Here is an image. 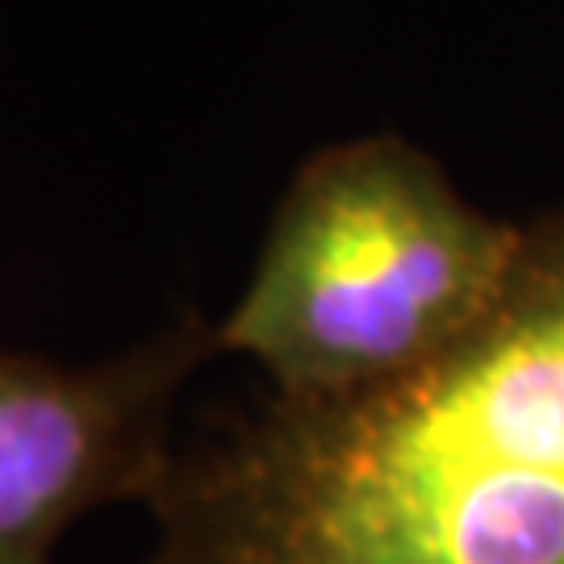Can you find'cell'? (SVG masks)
Returning a JSON list of instances; mask_svg holds the SVG:
<instances>
[{"mask_svg": "<svg viewBox=\"0 0 564 564\" xmlns=\"http://www.w3.org/2000/svg\"><path fill=\"white\" fill-rule=\"evenodd\" d=\"M151 564H564V205L423 372L176 447Z\"/></svg>", "mask_w": 564, "mask_h": 564, "instance_id": "cell-1", "label": "cell"}, {"mask_svg": "<svg viewBox=\"0 0 564 564\" xmlns=\"http://www.w3.org/2000/svg\"><path fill=\"white\" fill-rule=\"evenodd\" d=\"M523 239L419 142H326L284 184L214 351L256 364L276 402L398 384L498 305Z\"/></svg>", "mask_w": 564, "mask_h": 564, "instance_id": "cell-2", "label": "cell"}, {"mask_svg": "<svg viewBox=\"0 0 564 564\" xmlns=\"http://www.w3.org/2000/svg\"><path fill=\"white\" fill-rule=\"evenodd\" d=\"M214 330L181 318L97 364L0 351V564H51L63 531L109 502H151L172 410Z\"/></svg>", "mask_w": 564, "mask_h": 564, "instance_id": "cell-3", "label": "cell"}]
</instances>
